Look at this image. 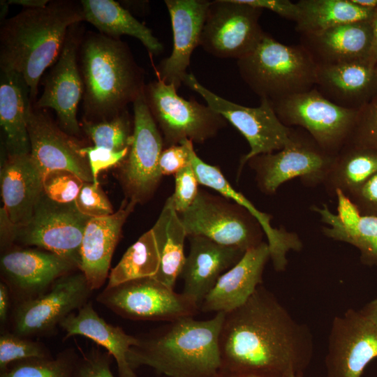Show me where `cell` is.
Instances as JSON below:
<instances>
[{
    "mask_svg": "<svg viewBox=\"0 0 377 377\" xmlns=\"http://www.w3.org/2000/svg\"><path fill=\"white\" fill-rule=\"evenodd\" d=\"M1 272L15 304L44 293L59 278L77 267L52 252L34 249H13L3 253Z\"/></svg>",
    "mask_w": 377,
    "mask_h": 377,
    "instance_id": "19",
    "label": "cell"
},
{
    "mask_svg": "<svg viewBox=\"0 0 377 377\" xmlns=\"http://www.w3.org/2000/svg\"><path fill=\"white\" fill-rule=\"evenodd\" d=\"M198 184L191 163L175 175V191L170 196L178 214L185 212L193 203L199 191Z\"/></svg>",
    "mask_w": 377,
    "mask_h": 377,
    "instance_id": "42",
    "label": "cell"
},
{
    "mask_svg": "<svg viewBox=\"0 0 377 377\" xmlns=\"http://www.w3.org/2000/svg\"><path fill=\"white\" fill-rule=\"evenodd\" d=\"M300 14L295 29L300 34L310 35L341 24L368 21L375 10L362 8L350 0H300Z\"/></svg>",
    "mask_w": 377,
    "mask_h": 377,
    "instance_id": "34",
    "label": "cell"
},
{
    "mask_svg": "<svg viewBox=\"0 0 377 377\" xmlns=\"http://www.w3.org/2000/svg\"><path fill=\"white\" fill-rule=\"evenodd\" d=\"M112 356L99 348L91 347L79 357L76 377H114L111 370Z\"/></svg>",
    "mask_w": 377,
    "mask_h": 377,
    "instance_id": "43",
    "label": "cell"
},
{
    "mask_svg": "<svg viewBox=\"0 0 377 377\" xmlns=\"http://www.w3.org/2000/svg\"><path fill=\"white\" fill-rule=\"evenodd\" d=\"M225 313L211 319L187 317L138 337L128 353L131 367L147 366L169 377H216L221 367L219 335Z\"/></svg>",
    "mask_w": 377,
    "mask_h": 377,
    "instance_id": "3",
    "label": "cell"
},
{
    "mask_svg": "<svg viewBox=\"0 0 377 377\" xmlns=\"http://www.w3.org/2000/svg\"><path fill=\"white\" fill-rule=\"evenodd\" d=\"M74 202L78 211L90 218L105 217L114 213L99 184L84 182Z\"/></svg>",
    "mask_w": 377,
    "mask_h": 377,
    "instance_id": "41",
    "label": "cell"
},
{
    "mask_svg": "<svg viewBox=\"0 0 377 377\" xmlns=\"http://www.w3.org/2000/svg\"><path fill=\"white\" fill-rule=\"evenodd\" d=\"M269 259L267 242H263L246 251L240 260L219 278L200 309L205 313H228L244 304L262 285L263 271Z\"/></svg>",
    "mask_w": 377,
    "mask_h": 377,
    "instance_id": "23",
    "label": "cell"
},
{
    "mask_svg": "<svg viewBox=\"0 0 377 377\" xmlns=\"http://www.w3.org/2000/svg\"><path fill=\"white\" fill-rule=\"evenodd\" d=\"M190 251L180 276L183 293L201 303L219 278L236 265L245 251L216 243L202 236H188Z\"/></svg>",
    "mask_w": 377,
    "mask_h": 377,
    "instance_id": "22",
    "label": "cell"
},
{
    "mask_svg": "<svg viewBox=\"0 0 377 377\" xmlns=\"http://www.w3.org/2000/svg\"><path fill=\"white\" fill-rule=\"evenodd\" d=\"M372 29V42L368 59V64L375 67L377 64V8L371 20Z\"/></svg>",
    "mask_w": 377,
    "mask_h": 377,
    "instance_id": "49",
    "label": "cell"
},
{
    "mask_svg": "<svg viewBox=\"0 0 377 377\" xmlns=\"http://www.w3.org/2000/svg\"><path fill=\"white\" fill-rule=\"evenodd\" d=\"M216 377H279L256 372L231 371L220 369Z\"/></svg>",
    "mask_w": 377,
    "mask_h": 377,
    "instance_id": "50",
    "label": "cell"
},
{
    "mask_svg": "<svg viewBox=\"0 0 377 377\" xmlns=\"http://www.w3.org/2000/svg\"><path fill=\"white\" fill-rule=\"evenodd\" d=\"M52 357L47 348L38 341L4 332L0 336V371H5L12 363L32 358Z\"/></svg>",
    "mask_w": 377,
    "mask_h": 377,
    "instance_id": "38",
    "label": "cell"
},
{
    "mask_svg": "<svg viewBox=\"0 0 377 377\" xmlns=\"http://www.w3.org/2000/svg\"><path fill=\"white\" fill-rule=\"evenodd\" d=\"M90 219L78 211L75 202L58 203L43 192L24 226H14L1 211V246L8 248L14 242L36 246L68 260L80 269L82 237Z\"/></svg>",
    "mask_w": 377,
    "mask_h": 377,
    "instance_id": "6",
    "label": "cell"
},
{
    "mask_svg": "<svg viewBox=\"0 0 377 377\" xmlns=\"http://www.w3.org/2000/svg\"><path fill=\"white\" fill-rule=\"evenodd\" d=\"M30 156L43 175L52 170L73 172L84 182L93 177L82 146L57 126L41 110L32 106L28 118Z\"/></svg>",
    "mask_w": 377,
    "mask_h": 377,
    "instance_id": "18",
    "label": "cell"
},
{
    "mask_svg": "<svg viewBox=\"0 0 377 377\" xmlns=\"http://www.w3.org/2000/svg\"><path fill=\"white\" fill-rule=\"evenodd\" d=\"M347 142L377 150V95L358 110Z\"/></svg>",
    "mask_w": 377,
    "mask_h": 377,
    "instance_id": "40",
    "label": "cell"
},
{
    "mask_svg": "<svg viewBox=\"0 0 377 377\" xmlns=\"http://www.w3.org/2000/svg\"><path fill=\"white\" fill-rule=\"evenodd\" d=\"M84 182L71 172L52 170L43 175V188L52 201L66 204L75 201Z\"/></svg>",
    "mask_w": 377,
    "mask_h": 377,
    "instance_id": "39",
    "label": "cell"
},
{
    "mask_svg": "<svg viewBox=\"0 0 377 377\" xmlns=\"http://www.w3.org/2000/svg\"><path fill=\"white\" fill-rule=\"evenodd\" d=\"M375 69H376V73H377V64H376V66H375Z\"/></svg>",
    "mask_w": 377,
    "mask_h": 377,
    "instance_id": "56",
    "label": "cell"
},
{
    "mask_svg": "<svg viewBox=\"0 0 377 377\" xmlns=\"http://www.w3.org/2000/svg\"><path fill=\"white\" fill-rule=\"evenodd\" d=\"M31 108L24 78L15 71L1 69L0 124L7 156L30 154L28 118Z\"/></svg>",
    "mask_w": 377,
    "mask_h": 377,
    "instance_id": "30",
    "label": "cell"
},
{
    "mask_svg": "<svg viewBox=\"0 0 377 377\" xmlns=\"http://www.w3.org/2000/svg\"><path fill=\"white\" fill-rule=\"evenodd\" d=\"M79 356L73 349L59 353L55 358H32L12 363L0 377H76Z\"/></svg>",
    "mask_w": 377,
    "mask_h": 377,
    "instance_id": "36",
    "label": "cell"
},
{
    "mask_svg": "<svg viewBox=\"0 0 377 377\" xmlns=\"http://www.w3.org/2000/svg\"><path fill=\"white\" fill-rule=\"evenodd\" d=\"M269 102L285 126L304 129L324 150L334 155L350 138L358 113L330 102L315 88Z\"/></svg>",
    "mask_w": 377,
    "mask_h": 377,
    "instance_id": "12",
    "label": "cell"
},
{
    "mask_svg": "<svg viewBox=\"0 0 377 377\" xmlns=\"http://www.w3.org/2000/svg\"><path fill=\"white\" fill-rule=\"evenodd\" d=\"M3 211L16 226L27 224L43 194V175L30 154L7 156L1 169Z\"/></svg>",
    "mask_w": 377,
    "mask_h": 377,
    "instance_id": "26",
    "label": "cell"
},
{
    "mask_svg": "<svg viewBox=\"0 0 377 377\" xmlns=\"http://www.w3.org/2000/svg\"><path fill=\"white\" fill-rule=\"evenodd\" d=\"M314 88L335 105L359 110L377 95V73L364 62L317 66Z\"/></svg>",
    "mask_w": 377,
    "mask_h": 377,
    "instance_id": "25",
    "label": "cell"
},
{
    "mask_svg": "<svg viewBox=\"0 0 377 377\" xmlns=\"http://www.w3.org/2000/svg\"><path fill=\"white\" fill-rule=\"evenodd\" d=\"M376 357V323L352 309L334 318L325 356L326 377H361Z\"/></svg>",
    "mask_w": 377,
    "mask_h": 377,
    "instance_id": "17",
    "label": "cell"
},
{
    "mask_svg": "<svg viewBox=\"0 0 377 377\" xmlns=\"http://www.w3.org/2000/svg\"><path fill=\"white\" fill-rule=\"evenodd\" d=\"M83 20L80 1L56 0L43 8H24L1 24V69L24 78L31 101L44 72L58 59L69 29Z\"/></svg>",
    "mask_w": 377,
    "mask_h": 377,
    "instance_id": "2",
    "label": "cell"
},
{
    "mask_svg": "<svg viewBox=\"0 0 377 377\" xmlns=\"http://www.w3.org/2000/svg\"><path fill=\"white\" fill-rule=\"evenodd\" d=\"M188 236H202L246 251L260 244L265 234L244 207L221 195L199 190L191 206L178 214Z\"/></svg>",
    "mask_w": 377,
    "mask_h": 377,
    "instance_id": "9",
    "label": "cell"
},
{
    "mask_svg": "<svg viewBox=\"0 0 377 377\" xmlns=\"http://www.w3.org/2000/svg\"><path fill=\"white\" fill-rule=\"evenodd\" d=\"M377 172V150L346 142L339 152L323 184L330 196L340 191L346 196Z\"/></svg>",
    "mask_w": 377,
    "mask_h": 377,
    "instance_id": "33",
    "label": "cell"
},
{
    "mask_svg": "<svg viewBox=\"0 0 377 377\" xmlns=\"http://www.w3.org/2000/svg\"><path fill=\"white\" fill-rule=\"evenodd\" d=\"M193 143L185 140L180 145H172L162 151L158 161L159 170L161 175H175L190 162V153Z\"/></svg>",
    "mask_w": 377,
    "mask_h": 377,
    "instance_id": "45",
    "label": "cell"
},
{
    "mask_svg": "<svg viewBox=\"0 0 377 377\" xmlns=\"http://www.w3.org/2000/svg\"><path fill=\"white\" fill-rule=\"evenodd\" d=\"M371 20L343 24L318 34L300 36V44L317 66L368 64L372 42Z\"/></svg>",
    "mask_w": 377,
    "mask_h": 377,
    "instance_id": "27",
    "label": "cell"
},
{
    "mask_svg": "<svg viewBox=\"0 0 377 377\" xmlns=\"http://www.w3.org/2000/svg\"><path fill=\"white\" fill-rule=\"evenodd\" d=\"M128 151L129 149L121 151H114L94 146L83 147L82 151L88 158L93 177V183L98 184V177L99 173L103 170L121 163L127 156Z\"/></svg>",
    "mask_w": 377,
    "mask_h": 377,
    "instance_id": "44",
    "label": "cell"
},
{
    "mask_svg": "<svg viewBox=\"0 0 377 377\" xmlns=\"http://www.w3.org/2000/svg\"><path fill=\"white\" fill-rule=\"evenodd\" d=\"M220 369L303 376L313 355V334L263 285L225 313L219 335Z\"/></svg>",
    "mask_w": 377,
    "mask_h": 377,
    "instance_id": "1",
    "label": "cell"
},
{
    "mask_svg": "<svg viewBox=\"0 0 377 377\" xmlns=\"http://www.w3.org/2000/svg\"><path fill=\"white\" fill-rule=\"evenodd\" d=\"M160 256L151 229L145 232L124 253L108 276L107 288L141 278H154L158 272Z\"/></svg>",
    "mask_w": 377,
    "mask_h": 377,
    "instance_id": "35",
    "label": "cell"
},
{
    "mask_svg": "<svg viewBox=\"0 0 377 377\" xmlns=\"http://www.w3.org/2000/svg\"><path fill=\"white\" fill-rule=\"evenodd\" d=\"M347 197L362 215L377 217V172Z\"/></svg>",
    "mask_w": 377,
    "mask_h": 377,
    "instance_id": "46",
    "label": "cell"
},
{
    "mask_svg": "<svg viewBox=\"0 0 377 377\" xmlns=\"http://www.w3.org/2000/svg\"><path fill=\"white\" fill-rule=\"evenodd\" d=\"M174 84L159 80L145 86L147 105L166 147L188 140L204 143L227 126V121L207 105L179 96Z\"/></svg>",
    "mask_w": 377,
    "mask_h": 377,
    "instance_id": "8",
    "label": "cell"
},
{
    "mask_svg": "<svg viewBox=\"0 0 377 377\" xmlns=\"http://www.w3.org/2000/svg\"><path fill=\"white\" fill-rule=\"evenodd\" d=\"M263 11L239 0L211 1L200 45L217 58L239 59L265 34L259 23Z\"/></svg>",
    "mask_w": 377,
    "mask_h": 377,
    "instance_id": "14",
    "label": "cell"
},
{
    "mask_svg": "<svg viewBox=\"0 0 377 377\" xmlns=\"http://www.w3.org/2000/svg\"><path fill=\"white\" fill-rule=\"evenodd\" d=\"M182 83L200 94L209 108L246 139L250 151L240 159L238 176L250 158L280 151L290 141L291 127L279 120L268 100L260 99V105L256 108L241 105L214 94L201 84L193 73H186Z\"/></svg>",
    "mask_w": 377,
    "mask_h": 377,
    "instance_id": "11",
    "label": "cell"
},
{
    "mask_svg": "<svg viewBox=\"0 0 377 377\" xmlns=\"http://www.w3.org/2000/svg\"><path fill=\"white\" fill-rule=\"evenodd\" d=\"M237 65L242 80L260 99L274 101L315 87L317 64L307 50L300 43L282 44L267 33Z\"/></svg>",
    "mask_w": 377,
    "mask_h": 377,
    "instance_id": "5",
    "label": "cell"
},
{
    "mask_svg": "<svg viewBox=\"0 0 377 377\" xmlns=\"http://www.w3.org/2000/svg\"><path fill=\"white\" fill-rule=\"evenodd\" d=\"M59 327L66 332L64 339L83 336L104 348L115 360L119 377H138L128 361L130 348L139 342L138 337L129 335L121 327L107 323L98 314L91 302L69 314Z\"/></svg>",
    "mask_w": 377,
    "mask_h": 377,
    "instance_id": "29",
    "label": "cell"
},
{
    "mask_svg": "<svg viewBox=\"0 0 377 377\" xmlns=\"http://www.w3.org/2000/svg\"><path fill=\"white\" fill-rule=\"evenodd\" d=\"M83 36L80 23L69 29L59 56L45 77L43 92L33 106L37 110L53 109L60 128L73 137L80 132L77 113L84 84L78 53Z\"/></svg>",
    "mask_w": 377,
    "mask_h": 377,
    "instance_id": "16",
    "label": "cell"
},
{
    "mask_svg": "<svg viewBox=\"0 0 377 377\" xmlns=\"http://www.w3.org/2000/svg\"><path fill=\"white\" fill-rule=\"evenodd\" d=\"M96 301L119 316L134 320L171 322L193 317L200 310L193 299L152 277L105 287Z\"/></svg>",
    "mask_w": 377,
    "mask_h": 377,
    "instance_id": "10",
    "label": "cell"
},
{
    "mask_svg": "<svg viewBox=\"0 0 377 377\" xmlns=\"http://www.w3.org/2000/svg\"><path fill=\"white\" fill-rule=\"evenodd\" d=\"M335 156L324 150L304 129L291 127L290 141L284 148L253 156L247 163L255 172L260 191L273 195L293 178H299L307 187L323 185Z\"/></svg>",
    "mask_w": 377,
    "mask_h": 377,
    "instance_id": "7",
    "label": "cell"
},
{
    "mask_svg": "<svg viewBox=\"0 0 377 377\" xmlns=\"http://www.w3.org/2000/svg\"><path fill=\"white\" fill-rule=\"evenodd\" d=\"M10 290L4 282L0 283V322L1 325L6 324L10 308Z\"/></svg>",
    "mask_w": 377,
    "mask_h": 377,
    "instance_id": "48",
    "label": "cell"
},
{
    "mask_svg": "<svg viewBox=\"0 0 377 377\" xmlns=\"http://www.w3.org/2000/svg\"><path fill=\"white\" fill-rule=\"evenodd\" d=\"M50 1L48 0H10L8 3L20 5L24 8H38L45 7Z\"/></svg>",
    "mask_w": 377,
    "mask_h": 377,
    "instance_id": "51",
    "label": "cell"
},
{
    "mask_svg": "<svg viewBox=\"0 0 377 377\" xmlns=\"http://www.w3.org/2000/svg\"><path fill=\"white\" fill-rule=\"evenodd\" d=\"M190 161L199 184L209 187L221 195L238 203L258 220L267 238L270 259L274 269L276 272L284 271L288 263V252L300 251L302 248L300 237L283 228H273L270 224L272 216L259 211L243 194L237 191L226 179L221 170L203 161L196 154L193 147L191 149Z\"/></svg>",
    "mask_w": 377,
    "mask_h": 377,
    "instance_id": "24",
    "label": "cell"
},
{
    "mask_svg": "<svg viewBox=\"0 0 377 377\" xmlns=\"http://www.w3.org/2000/svg\"><path fill=\"white\" fill-rule=\"evenodd\" d=\"M8 3L6 1H1V22L3 20V22L5 21L4 18L5 16L7 15L8 13Z\"/></svg>",
    "mask_w": 377,
    "mask_h": 377,
    "instance_id": "54",
    "label": "cell"
},
{
    "mask_svg": "<svg viewBox=\"0 0 377 377\" xmlns=\"http://www.w3.org/2000/svg\"><path fill=\"white\" fill-rule=\"evenodd\" d=\"M133 140L121 163L120 179L127 199L144 203L154 193L163 175L158 161L163 139L147 105L145 92L133 103Z\"/></svg>",
    "mask_w": 377,
    "mask_h": 377,
    "instance_id": "13",
    "label": "cell"
},
{
    "mask_svg": "<svg viewBox=\"0 0 377 377\" xmlns=\"http://www.w3.org/2000/svg\"><path fill=\"white\" fill-rule=\"evenodd\" d=\"M240 2L260 9L269 10L288 20L296 22L299 17L298 6L289 0H239Z\"/></svg>",
    "mask_w": 377,
    "mask_h": 377,
    "instance_id": "47",
    "label": "cell"
},
{
    "mask_svg": "<svg viewBox=\"0 0 377 377\" xmlns=\"http://www.w3.org/2000/svg\"><path fill=\"white\" fill-rule=\"evenodd\" d=\"M128 114L126 110L108 120L92 122L83 119L82 127L94 147L121 151L129 149L133 140Z\"/></svg>",
    "mask_w": 377,
    "mask_h": 377,
    "instance_id": "37",
    "label": "cell"
},
{
    "mask_svg": "<svg viewBox=\"0 0 377 377\" xmlns=\"http://www.w3.org/2000/svg\"><path fill=\"white\" fill-rule=\"evenodd\" d=\"M137 204L124 200L114 214L91 218L81 245V271L92 290L102 287L109 276L111 260L119 239L122 227Z\"/></svg>",
    "mask_w": 377,
    "mask_h": 377,
    "instance_id": "21",
    "label": "cell"
},
{
    "mask_svg": "<svg viewBox=\"0 0 377 377\" xmlns=\"http://www.w3.org/2000/svg\"><path fill=\"white\" fill-rule=\"evenodd\" d=\"M286 377H303V376H295V375H289V376H287Z\"/></svg>",
    "mask_w": 377,
    "mask_h": 377,
    "instance_id": "55",
    "label": "cell"
},
{
    "mask_svg": "<svg viewBox=\"0 0 377 377\" xmlns=\"http://www.w3.org/2000/svg\"><path fill=\"white\" fill-rule=\"evenodd\" d=\"M92 291L81 271L59 278L40 295L15 304L13 332L24 337L53 332L69 314L89 302Z\"/></svg>",
    "mask_w": 377,
    "mask_h": 377,
    "instance_id": "15",
    "label": "cell"
},
{
    "mask_svg": "<svg viewBox=\"0 0 377 377\" xmlns=\"http://www.w3.org/2000/svg\"><path fill=\"white\" fill-rule=\"evenodd\" d=\"M84 84V120L110 119L145 92V74L126 43L101 33L87 32L78 53Z\"/></svg>",
    "mask_w": 377,
    "mask_h": 377,
    "instance_id": "4",
    "label": "cell"
},
{
    "mask_svg": "<svg viewBox=\"0 0 377 377\" xmlns=\"http://www.w3.org/2000/svg\"><path fill=\"white\" fill-rule=\"evenodd\" d=\"M151 229L154 234L160 256L159 268L154 278L174 289L186 257L184 254V241L187 235L174 208L171 196L165 200L158 219Z\"/></svg>",
    "mask_w": 377,
    "mask_h": 377,
    "instance_id": "32",
    "label": "cell"
},
{
    "mask_svg": "<svg viewBox=\"0 0 377 377\" xmlns=\"http://www.w3.org/2000/svg\"><path fill=\"white\" fill-rule=\"evenodd\" d=\"M350 1L366 9L375 10L377 8V0H350Z\"/></svg>",
    "mask_w": 377,
    "mask_h": 377,
    "instance_id": "53",
    "label": "cell"
},
{
    "mask_svg": "<svg viewBox=\"0 0 377 377\" xmlns=\"http://www.w3.org/2000/svg\"><path fill=\"white\" fill-rule=\"evenodd\" d=\"M84 20L94 26L99 33L119 39L128 35L138 39L149 52L158 55L163 45L151 29L140 22L118 2L113 0H82Z\"/></svg>",
    "mask_w": 377,
    "mask_h": 377,
    "instance_id": "31",
    "label": "cell"
},
{
    "mask_svg": "<svg viewBox=\"0 0 377 377\" xmlns=\"http://www.w3.org/2000/svg\"><path fill=\"white\" fill-rule=\"evenodd\" d=\"M211 1L165 0L173 34L170 55L158 64V80L179 88L190 64L191 56L200 45Z\"/></svg>",
    "mask_w": 377,
    "mask_h": 377,
    "instance_id": "20",
    "label": "cell"
},
{
    "mask_svg": "<svg viewBox=\"0 0 377 377\" xmlns=\"http://www.w3.org/2000/svg\"><path fill=\"white\" fill-rule=\"evenodd\" d=\"M361 312L377 325V300L369 303Z\"/></svg>",
    "mask_w": 377,
    "mask_h": 377,
    "instance_id": "52",
    "label": "cell"
},
{
    "mask_svg": "<svg viewBox=\"0 0 377 377\" xmlns=\"http://www.w3.org/2000/svg\"><path fill=\"white\" fill-rule=\"evenodd\" d=\"M337 213L334 214L326 204L312 205L326 226L322 232L335 241L350 244L359 249L362 262L377 265V217L362 215L351 200L337 191Z\"/></svg>",
    "mask_w": 377,
    "mask_h": 377,
    "instance_id": "28",
    "label": "cell"
}]
</instances>
